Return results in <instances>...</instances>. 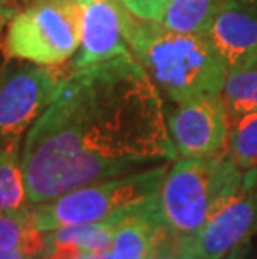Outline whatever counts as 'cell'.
I'll list each match as a JSON object with an SVG mask.
<instances>
[{
    "mask_svg": "<svg viewBox=\"0 0 257 259\" xmlns=\"http://www.w3.org/2000/svg\"><path fill=\"white\" fill-rule=\"evenodd\" d=\"M166 115L161 92L132 54L70 70L22 144L30 206L174 162Z\"/></svg>",
    "mask_w": 257,
    "mask_h": 259,
    "instance_id": "cell-1",
    "label": "cell"
},
{
    "mask_svg": "<svg viewBox=\"0 0 257 259\" xmlns=\"http://www.w3.org/2000/svg\"><path fill=\"white\" fill-rule=\"evenodd\" d=\"M125 40L157 91L176 104L219 96L227 67L207 32H177L125 10Z\"/></svg>",
    "mask_w": 257,
    "mask_h": 259,
    "instance_id": "cell-2",
    "label": "cell"
},
{
    "mask_svg": "<svg viewBox=\"0 0 257 259\" xmlns=\"http://www.w3.org/2000/svg\"><path fill=\"white\" fill-rule=\"evenodd\" d=\"M242 172L227 149L209 157L176 159L159 189V206L167 229L194 241L217 207L237 189Z\"/></svg>",
    "mask_w": 257,
    "mask_h": 259,
    "instance_id": "cell-3",
    "label": "cell"
},
{
    "mask_svg": "<svg viewBox=\"0 0 257 259\" xmlns=\"http://www.w3.org/2000/svg\"><path fill=\"white\" fill-rule=\"evenodd\" d=\"M169 169V162L135 172L87 184L52 201L30 206L32 223L42 233L64 226L111 221L154 197Z\"/></svg>",
    "mask_w": 257,
    "mask_h": 259,
    "instance_id": "cell-4",
    "label": "cell"
},
{
    "mask_svg": "<svg viewBox=\"0 0 257 259\" xmlns=\"http://www.w3.org/2000/svg\"><path fill=\"white\" fill-rule=\"evenodd\" d=\"M5 32L4 51L10 59L40 65H62L80 46L79 0H25Z\"/></svg>",
    "mask_w": 257,
    "mask_h": 259,
    "instance_id": "cell-5",
    "label": "cell"
},
{
    "mask_svg": "<svg viewBox=\"0 0 257 259\" xmlns=\"http://www.w3.org/2000/svg\"><path fill=\"white\" fill-rule=\"evenodd\" d=\"M60 65L10 59L0 67V146H20L65 79Z\"/></svg>",
    "mask_w": 257,
    "mask_h": 259,
    "instance_id": "cell-6",
    "label": "cell"
},
{
    "mask_svg": "<svg viewBox=\"0 0 257 259\" xmlns=\"http://www.w3.org/2000/svg\"><path fill=\"white\" fill-rule=\"evenodd\" d=\"M257 234V167L245 169L237 189L224 201L194 239L200 259H222Z\"/></svg>",
    "mask_w": 257,
    "mask_h": 259,
    "instance_id": "cell-7",
    "label": "cell"
},
{
    "mask_svg": "<svg viewBox=\"0 0 257 259\" xmlns=\"http://www.w3.org/2000/svg\"><path fill=\"white\" fill-rule=\"evenodd\" d=\"M177 106L166 119L179 157H209L226 149L229 115L221 94Z\"/></svg>",
    "mask_w": 257,
    "mask_h": 259,
    "instance_id": "cell-8",
    "label": "cell"
},
{
    "mask_svg": "<svg viewBox=\"0 0 257 259\" xmlns=\"http://www.w3.org/2000/svg\"><path fill=\"white\" fill-rule=\"evenodd\" d=\"M125 9L120 0H97L84 5L80 46L70 70H79L132 54L125 40Z\"/></svg>",
    "mask_w": 257,
    "mask_h": 259,
    "instance_id": "cell-9",
    "label": "cell"
},
{
    "mask_svg": "<svg viewBox=\"0 0 257 259\" xmlns=\"http://www.w3.org/2000/svg\"><path fill=\"white\" fill-rule=\"evenodd\" d=\"M211 42L229 70L257 60V7L226 0L207 29Z\"/></svg>",
    "mask_w": 257,
    "mask_h": 259,
    "instance_id": "cell-10",
    "label": "cell"
},
{
    "mask_svg": "<svg viewBox=\"0 0 257 259\" xmlns=\"http://www.w3.org/2000/svg\"><path fill=\"white\" fill-rule=\"evenodd\" d=\"M166 229L157 192L117 223L109 252L114 259H147Z\"/></svg>",
    "mask_w": 257,
    "mask_h": 259,
    "instance_id": "cell-11",
    "label": "cell"
},
{
    "mask_svg": "<svg viewBox=\"0 0 257 259\" xmlns=\"http://www.w3.org/2000/svg\"><path fill=\"white\" fill-rule=\"evenodd\" d=\"M45 247V233L34 226L30 207L25 211H0V252H22L39 257Z\"/></svg>",
    "mask_w": 257,
    "mask_h": 259,
    "instance_id": "cell-12",
    "label": "cell"
},
{
    "mask_svg": "<svg viewBox=\"0 0 257 259\" xmlns=\"http://www.w3.org/2000/svg\"><path fill=\"white\" fill-rule=\"evenodd\" d=\"M29 207L22 169V147L0 146V211L17 212Z\"/></svg>",
    "mask_w": 257,
    "mask_h": 259,
    "instance_id": "cell-13",
    "label": "cell"
},
{
    "mask_svg": "<svg viewBox=\"0 0 257 259\" xmlns=\"http://www.w3.org/2000/svg\"><path fill=\"white\" fill-rule=\"evenodd\" d=\"M221 96L226 104L229 122L257 112V60L229 70Z\"/></svg>",
    "mask_w": 257,
    "mask_h": 259,
    "instance_id": "cell-14",
    "label": "cell"
},
{
    "mask_svg": "<svg viewBox=\"0 0 257 259\" xmlns=\"http://www.w3.org/2000/svg\"><path fill=\"white\" fill-rule=\"evenodd\" d=\"M226 0H171L161 24L177 32H207Z\"/></svg>",
    "mask_w": 257,
    "mask_h": 259,
    "instance_id": "cell-15",
    "label": "cell"
},
{
    "mask_svg": "<svg viewBox=\"0 0 257 259\" xmlns=\"http://www.w3.org/2000/svg\"><path fill=\"white\" fill-rule=\"evenodd\" d=\"M226 149L242 170L257 167V112L229 122Z\"/></svg>",
    "mask_w": 257,
    "mask_h": 259,
    "instance_id": "cell-16",
    "label": "cell"
},
{
    "mask_svg": "<svg viewBox=\"0 0 257 259\" xmlns=\"http://www.w3.org/2000/svg\"><path fill=\"white\" fill-rule=\"evenodd\" d=\"M147 259H200L195 252L194 241L179 238L166 229Z\"/></svg>",
    "mask_w": 257,
    "mask_h": 259,
    "instance_id": "cell-17",
    "label": "cell"
},
{
    "mask_svg": "<svg viewBox=\"0 0 257 259\" xmlns=\"http://www.w3.org/2000/svg\"><path fill=\"white\" fill-rule=\"evenodd\" d=\"M120 2L135 17L161 22L171 0H120Z\"/></svg>",
    "mask_w": 257,
    "mask_h": 259,
    "instance_id": "cell-18",
    "label": "cell"
},
{
    "mask_svg": "<svg viewBox=\"0 0 257 259\" xmlns=\"http://www.w3.org/2000/svg\"><path fill=\"white\" fill-rule=\"evenodd\" d=\"M222 259H252V244H250V242L240 244L236 249L227 252Z\"/></svg>",
    "mask_w": 257,
    "mask_h": 259,
    "instance_id": "cell-19",
    "label": "cell"
},
{
    "mask_svg": "<svg viewBox=\"0 0 257 259\" xmlns=\"http://www.w3.org/2000/svg\"><path fill=\"white\" fill-rule=\"evenodd\" d=\"M10 2H12V0H0V15H2V17H9V15L12 14Z\"/></svg>",
    "mask_w": 257,
    "mask_h": 259,
    "instance_id": "cell-20",
    "label": "cell"
},
{
    "mask_svg": "<svg viewBox=\"0 0 257 259\" xmlns=\"http://www.w3.org/2000/svg\"><path fill=\"white\" fill-rule=\"evenodd\" d=\"M80 259H114L111 256V252H89V254H84Z\"/></svg>",
    "mask_w": 257,
    "mask_h": 259,
    "instance_id": "cell-21",
    "label": "cell"
},
{
    "mask_svg": "<svg viewBox=\"0 0 257 259\" xmlns=\"http://www.w3.org/2000/svg\"><path fill=\"white\" fill-rule=\"evenodd\" d=\"M0 259H30L22 252H0Z\"/></svg>",
    "mask_w": 257,
    "mask_h": 259,
    "instance_id": "cell-22",
    "label": "cell"
},
{
    "mask_svg": "<svg viewBox=\"0 0 257 259\" xmlns=\"http://www.w3.org/2000/svg\"><path fill=\"white\" fill-rule=\"evenodd\" d=\"M240 4H245V5H255L257 7V0H237Z\"/></svg>",
    "mask_w": 257,
    "mask_h": 259,
    "instance_id": "cell-23",
    "label": "cell"
},
{
    "mask_svg": "<svg viewBox=\"0 0 257 259\" xmlns=\"http://www.w3.org/2000/svg\"><path fill=\"white\" fill-rule=\"evenodd\" d=\"M79 2H80L82 5H85V4H90V2H97V0H79Z\"/></svg>",
    "mask_w": 257,
    "mask_h": 259,
    "instance_id": "cell-24",
    "label": "cell"
},
{
    "mask_svg": "<svg viewBox=\"0 0 257 259\" xmlns=\"http://www.w3.org/2000/svg\"><path fill=\"white\" fill-rule=\"evenodd\" d=\"M4 19H5V17H2V15H0V22H4Z\"/></svg>",
    "mask_w": 257,
    "mask_h": 259,
    "instance_id": "cell-25",
    "label": "cell"
}]
</instances>
